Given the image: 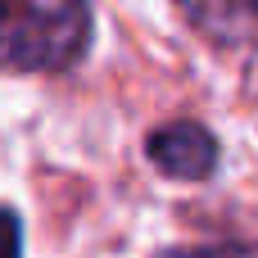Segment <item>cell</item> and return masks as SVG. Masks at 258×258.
<instances>
[{"label":"cell","instance_id":"6da1fadb","mask_svg":"<svg viewBox=\"0 0 258 258\" xmlns=\"http://www.w3.org/2000/svg\"><path fill=\"white\" fill-rule=\"evenodd\" d=\"M86 41V0H0V73H63Z\"/></svg>","mask_w":258,"mask_h":258},{"label":"cell","instance_id":"7a4b0ae2","mask_svg":"<svg viewBox=\"0 0 258 258\" xmlns=\"http://www.w3.org/2000/svg\"><path fill=\"white\" fill-rule=\"evenodd\" d=\"M145 150H150V163L177 181H204L218 168V141L200 122H163L150 132Z\"/></svg>","mask_w":258,"mask_h":258},{"label":"cell","instance_id":"3957f363","mask_svg":"<svg viewBox=\"0 0 258 258\" xmlns=\"http://www.w3.org/2000/svg\"><path fill=\"white\" fill-rule=\"evenodd\" d=\"M0 258H23V227L18 213L0 204Z\"/></svg>","mask_w":258,"mask_h":258},{"label":"cell","instance_id":"277c9868","mask_svg":"<svg viewBox=\"0 0 258 258\" xmlns=\"http://www.w3.org/2000/svg\"><path fill=\"white\" fill-rule=\"evenodd\" d=\"M163 258H209V254H163Z\"/></svg>","mask_w":258,"mask_h":258}]
</instances>
